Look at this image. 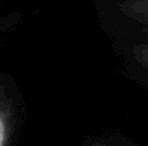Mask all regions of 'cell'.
I'll return each mask as SVG.
<instances>
[{
	"label": "cell",
	"mask_w": 148,
	"mask_h": 146,
	"mask_svg": "<svg viewBox=\"0 0 148 146\" xmlns=\"http://www.w3.org/2000/svg\"><path fill=\"white\" fill-rule=\"evenodd\" d=\"M132 54H134L135 60L148 72V43L137 45L132 49Z\"/></svg>",
	"instance_id": "cell-3"
},
{
	"label": "cell",
	"mask_w": 148,
	"mask_h": 146,
	"mask_svg": "<svg viewBox=\"0 0 148 146\" xmlns=\"http://www.w3.org/2000/svg\"><path fill=\"white\" fill-rule=\"evenodd\" d=\"M119 7L122 14L141 24L148 33V0H124Z\"/></svg>",
	"instance_id": "cell-1"
},
{
	"label": "cell",
	"mask_w": 148,
	"mask_h": 146,
	"mask_svg": "<svg viewBox=\"0 0 148 146\" xmlns=\"http://www.w3.org/2000/svg\"><path fill=\"white\" fill-rule=\"evenodd\" d=\"M12 136V112L0 93V146H7Z\"/></svg>",
	"instance_id": "cell-2"
},
{
	"label": "cell",
	"mask_w": 148,
	"mask_h": 146,
	"mask_svg": "<svg viewBox=\"0 0 148 146\" xmlns=\"http://www.w3.org/2000/svg\"><path fill=\"white\" fill-rule=\"evenodd\" d=\"M92 146H103V145H92Z\"/></svg>",
	"instance_id": "cell-4"
}]
</instances>
